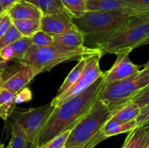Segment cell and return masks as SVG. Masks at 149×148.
<instances>
[{
    "label": "cell",
    "mask_w": 149,
    "mask_h": 148,
    "mask_svg": "<svg viewBox=\"0 0 149 148\" xmlns=\"http://www.w3.org/2000/svg\"><path fill=\"white\" fill-rule=\"evenodd\" d=\"M71 131H67L57 136L41 148H64L65 142Z\"/></svg>",
    "instance_id": "4316f807"
},
{
    "label": "cell",
    "mask_w": 149,
    "mask_h": 148,
    "mask_svg": "<svg viewBox=\"0 0 149 148\" xmlns=\"http://www.w3.org/2000/svg\"><path fill=\"white\" fill-rule=\"evenodd\" d=\"M135 120L137 127L149 125V105L140 109L139 113Z\"/></svg>",
    "instance_id": "f1b7e54d"
},
{
    "label": "cell",
    "mask_w": 149,
    "mask_h": 148,
    "mask_svg": "<svg viewBox=\"0 0 149 148\" xmlns=\"http://www.w3.org/2000/svg\"><path fill=\"white\" fill-rule=\"evenodd\" d=\"M103 85V75L81 94L55 107L39 133L38 146L42 147L61 133L71 131L97 100Z\"/></svg>",
    "instance_id": "6da1fadb"
},
{
    "label": "cell",
    "mask_w": 149,
    "mask_h": 148,
    "mask_svg": "<svg viewBox=\"0 0 149 148\" xmlns=\"http://www.w3.org/2000/svg\"><path fill=\"white\" fill-rule=\"evenodd\" d=\"M61 1L71 18L81 17L87 12L85 0H61Z\"/></svg>",
    "instance_id": "7402d4cb"
},
{
    "label": "cell",
    "mask_w": 149,
    "mask_h": 148,
    "mask_svg": "<svg viewBox=\"0 0 149 148\" xmlns=\"http://www.w3.org/2000/svg\"><path fill=\"white\" fill-rule=\"evenodd\" d=\"M32 44L31 37L23 36L9 46L0 50V57L8 62L10 60L19 62L21 60Z\"/></svg>",
    "instance_id": "5bb4252c"
},
{
    "label": "cell",
    "mask_w": 149,
    "mask_h": 148,
    "mask_svg": "<svg viewBox=\"0 0 149 148\" xmlns=\"http://www.w3.org/2000/svg\"><path fill=\"white\" fill-rule=\"evenodd\" d=\"M122 148H149V125L130 131Z\"/></svg>",
    "instance_id": "2e32d148"
},
{
    "label": "cell",
    "mask_w": 149,
    "mask_h": 148,
    "mask_svg": "<svg viewBox=\"0 0 149 148\" xmlns=\"http://www.w3.org/2000/svg\"><path fill=\"white\" fill-rule=\"evenodd\" d=\"M26 136L24 131L15 121L12 127V136L10 142V148H25Z\"/></svg>",
    "instance_id": "603a6c76"
},
{
    "label": "cell",
    "mask_w": 149,
    "mask_h": 148,
    "mask_svg": "<svg viewBox=\"0 0 149 148\" xmlns=\"http://www.w3.org/2000/svg\"><path fill=\"white\" fill-rule=\"evenodd\" d=\"M52 46L63 51H80L84 49V36L78 29L52 36Z\"/></svg>",
    "instance_id": "7c38bea8"
},
{
    "label": "cell",
    "mask_w": 149,
    "mask_h": 148,
    "mask_svg": "<svg viewBox=\"0 0 149 148\" xmlns=\"http://www.w3.org/2000/svg\"><path fill=\"white\" fill-rule=\"evenodd\" d=\"M4 12H2V13H1V14H0V20H1V17H2V16L4 15Z\"/></svg>",
    "instance_id": "ab89813d"
},
{
    "label": "cell",
    "mask_w": 149,
    "mask_h": 148,
    "mask_svg": "<svg viewBox=\"0 0 149 148\" xmlns=\"http://www.w3.org/2000/svg\"><path fill=\"white\" fill-rule=\"evenodd\" d=\"M2 12H4L2 10V7H1V0H0V14H1Z\"/></svg>",
    "instance_id": "f35d334b"
},
{
    "label": "cell",
    "mask_w": 149,
    "mask_h": 148,
    "mask_svg": "<svg viewBox=\"0 0 149 148\" xmlns=\"http://www.w3.org/2000/svg\"><path fill=\"white\" fill-rule=\"evenodd\" d=\"M55 107L51 103L20 113L15 121L23 129L28 142L37 144L38 137Z\"/></svg>",
    "instance_id": "ba28073f"
},
{
    "label": "cell",
    "mask_w": 149,
    "mask_h": 148,
    "mask_svg": "<svg viewBox=\"0 0 149 148\" xmlns=\"http://www.w3.org/2000/svg\"><path fill=\"white\" fill-rule=\"evenodd\" d=\"M135 127H136V122L134 119V120L116 125V126L113 127L112 129H109V130L103 132V135L107 139V138L111 137V136H116V135L120 134V133L130 132V131L133 130Z\"/></svg>",
    "instance_id": "cb8c5ba5"
},
{
    "label": "cell",
    "mask_w": 149,
    "mask_h": 148,
    "mask_svg": "<svg viewBox=\"0 0 149 148\" xmlns=\"http://www.w3.org/2000/svg\"><path fill=\"white\" fill-rule=\"evenodd\" d=\"M130 52H122L117 54L116 61L111 68L103 73L104 84L120 81L133 75L140 71L139 66L135 65L129 57Z\"/></svg>",
    "instance_id": "30bf717a"
},
{
    "label": "cell",
    "mask_w": 149,
    "mask_h": 148,
    "mask_svg": "<svg viewBox=\"0 0 149 148\" xmlns=\"http://www.w3.org/2000/svg\"><path fill=\"white\" fill-rule=\"evenodd\" d=\"M77 29L71 17L64 15H43L40 19V30L51 36Z\"/></svg>",
    "instance_id": "8fae6325"
},
{
    "label": "cell",
    "mask_w": 149,
    "mask_h": 148,
    "mask_svg": "<svg viewBox=\"0 0 149 148\" xmlns=\"http://www.w3.org/2000/svg\"><path fill=\"white\" fill-rule=\"evenodd\" d=\"M149 12L131 17L118 27L97 35L84 36V46L97 49L102 55L131 52L132 49L148 44Z\"/></svg>",
    "instance_id": "7a4b0ae2"
},
{
    "label": "cell",
    "mask_w": 149,
    "mask_h": 148,
    "mask_svg": "<svg viewBox=\"0 0 149 148\" xmlns=\"http://www.w3.org/2000/svg\"><path fill=\"white\" fill-rule=\"evenodd\" d=\"M102 56V54L100 51H98L87 57V65L79 78L68 91L61 94L60 97L54 98L50 102L51 104L53 107H56L64 102L81 94L91 86L96 80L101 77L103 75V72L100 70L99 62Z\"/></svg>",
    "instance_id": "52a82bcc"
},
{
    "label": "cell",
    "mask_w": 149,
    "mask_h": 148,
    "mask_svg": "<svg viewBox=\"0 0 149 148\" xmlns=\"http://www.w3.org/2000/svg\"><path fill=\"white\" fill-rule=\"evenodd\" d=\"M36 6L43 15H68L61 0H25ZM70 17V16H69Z\"/></svg>",
    "instance_id": "e0dca14e"
},
{
    "label": "cell",
    "mask_w": 149,
    "mask_h": 148,
    "mask_svg": "<svg viewBox=\"0 0 149 148\" xmlns=\"http://www.w3.org/2000/svg\"><path fill=\"white\" fill-rule=\"evenodd\" d=\"M149 86V64L130 77L104 84L97 96L113 115L118 110L130 103L135 96Z\"/></svg>",
    "instance_id": "3957f363"
},
{
    "label": "cell",
    "mask_w": 149,
    "mask_h": 148,
    "mask_svg": "<svg viewBox=\"0 0 149 148\" xmlns=\"http://www.w3.org/2000/svg\"><path fill=\"white\" fill-rule=\"evenodd\" d=\"M87 11H111L119 10H149L118 0H85Z\"/></svg>",
    "instance_id": "9a60e30c"
},
{
    "label": "cell",
    "mask_w": 149,
    "mask_h": 148,
    "mask_svg": "<svg viewBox=\"0 0 149 148\" xmlns=\"http://www.w3.org/2000/svg\"><path fill=\"white\" fill-rule=\"evenodd\" d=\"M97 49L86 47L80 51H63L53 46H37L31 45L20 62L35 70L37 74L50 71L56 65L69 61L79 60L98 52Z\"/></svg>",
    "instance_id": "277c9868"
},
{
    "label": "cell",
    "mask_w": 149,
    "mask_h": 148,
    "mask_svg": "<svg viewBox=\"0 0 149 148\" xmlns=\"http://www.w3.org/2000/svg\"><path fill=\"white\" fill-rule=\"evenodd\" d=\"M22 37H23L22 35L19 33L16 28L12 24V26L8 28V30L5 32V33L0 38V50H1L4 47L9 46Z\"/></svg>",
    "instance_id": "d4e9b609"
},
{
    "label": "cell",
    "mask_w": 149,
    "mask_h": 148,
    "mask_svg": "<svg viewBox=\"0 0 149 148\" xmlns=\"http://www.w3.org/2000/svg\"><path fill=\"white\" fill-rule=\"evenodd\" d=\"M112 115L107 106L97 99L85 115L70 131L64 147L83 146L100 133Z\"/></svg>",
    "instance_id": "8992f818"
},
{
    "label": "cell",
    "mask_w": 149,
    "mask_h": 148,
    "mask_svg": "<svg viewBox=\"0 0 149 148\" xmlns=\"http://www.w3.org/2000/svg\"><path fill=\"white\" fill-rule=\"evenodd\" d=\"M31 39L33 45L37 46H52V43H53L52 36L45 33L41 30H38L36 33H33L31 36Z\"/></svg>",
    "instance_id": "484cf974"
},
{
    "label": "cell",
    "mask_w": 149,
    "mask_h": 148,
    "mask_svg": "<svg viewBox=\"0 0 149 148\" xmlns=\"http://www.w3.org/2000/svg\"><path fill=\"white\" fill-rule=\"evenodd\" d=\"M83 146H73L69 147H64V148H82Z\"/></svg>",
    "instance_id": "74e56055"
},
{
    "label": "cell",
    "mask_w": 149,
    "mask_h": 148,
    "mask_svg": "<svg viewBox=\"0 0 149 148\" xmlns=\"http://www.w3.org/2000/svg\"><path fill=\"white\" fill-rule=\"evenodd\" d=\"M87 57H81V59H79V62H77V65L74 66L72 71L69 73V74L67 75L65 79L64 80L63 83L62 85L61 86V87L58 89V93H57L55 98L60 97L61 94H63L64 92L68 91L77 82V80L79 78L80 75H81L84 68H85L86 65H87Z\"/></svg>",
    "instance_id": "ac0fdd59"
},
{
    "label": "cell",
    "mask_w": 149,
    "mask_h": 148,
    "mask_svg": "<svg viewBox=\"0 0 149 148\" xmlns=\"http://www.w3.org/2000/svg\"><path fill=\"white\" fill-rule=\"evenodd\" d=\"M25 148H41L38 146L37 144L33 143V142H26V146H25Z\"/></svg>",
    "instance_id": "836d02e7"
},
{
    "label": "cell",
    "mask_w": 149,
    "mask_h": 148,
    "mask_svg": "<svg viewBox=\"0 0 149 148\" xmlns=\"http://www.w3.org/2000/svg\"><path fill=\"white\" fill-rule=\"evenodd\" d=\"M131 102L136 104L140 109L149 105V86L138 93Z\"/></svg>",
    "instance_id": "83f0119b"
},
{
    "label": "cell",
    "mask_w": 149,
    "mask_h": 148,
    "mask_svg": "<svg viewBox=\"0 0 149 148\" xmlns=\"http://www.w3.org/2000/svg\"><path fill=\"white\" fill-rule=\"evenodd\" d=\"M2 89V78H1V71H0V90Z\"/></svg>",
    "instance_id": "d590c367"
},
{
    "label": "cell",
    "mask_w": 149,
    "mask_h": 148,
    "mask_svg": "<svg viewBox=\"0 0 149 148\" xmlns=\"http://www.w3.org/2000/svg\"><path fill=\"white\" fill-rule=\"evenodd\" d=\"M34 69L23 62H16L14 65L6 66L1 71L2 89L17 94L37 75Z\"/></svg>",
    "instance_id": "9c48e42d"
},
{
    "label": "cell",
    "mask_w": 149,
    "mask_h": 148,
    "mask_svg": "<svg viewBox=\"0 0 149 148\" xmlns=\"http://www.w3.org/2000/svg\"><path fill=\"white\" fill-rule=\"evenodd\" d=\"M7 62H6L5 60H4V59L0 57V71H1L5 68L6 65H7Z\"/></svg>",
    "instance_id": "e575fe53"
},
{
    "label": "cell",
    "mask_w": 149,
    "mask_h": 148,
    "mask_svg": "<svg viewBox=\"0 0 149 148\" xmlns=\"http://www.w3.org/2000/svg\"><path fill=\"white\" fill-rule=\"evenodd\" d=\"M0 148H10V145L9 144L7 146H5L4 144H0Z\"/></svg>",
    "instance_id": "8d00e7d4"
},
{
    "label": "cell",
    "mask_w": 149,
    "mask_h": 148,
    "mask_svg": "<svg viewBox=\"0 0 149 148\" xmlns=\"http://www.w3.org/2000/svg\"><path fill=\"white\" fill-rule=\"evenodd\" d=\"M13 25L24 37H31L33 33L40 30V20L37 19L14 20Z\"/></svg>",
    "instance_id": "ffe728a7"
},
{
    "label": "cell",
    "mask_w": 149,
    "mask_h": 148,
    "mask_svg": "<svg viewBox=\"0 0 149 148\" xmlns=\"http://www.w3.org/2000/svg\"><path fill=\"white\" fill-rule=\"evenodd\" d=\"M149 10H119L111 11H87L81 17L71 18L73 23L84 36L106 33L138 15Z\"/></svg>",
    "instance_id": "5b68a950"
},
{
    "label": "cell",
    "mask_w": 149,
    "mask_h": 148,
    "mask_svg": "<svg viewBox=\"0 0 149 148\" xmlns=\"http://www.w3.org/2000/svg\"><path fill=\"white\" fill-rule=\"evenodd\" d=\"M118 1L138 6V7L149 9V0H118Z\"/></svg>",
    "instance_id": "1f68e13d"
},
{
    "label": "cell",
    "mask_w": 149,
    "mask_h": 148,
    "mask_svg": "<svg viewBox=\"0 0 149 148\" xmlns=\"http://www.w3.org/2000/svg\"><path fill=\"white\" fill-rule=\"evenodd\" d=\"M12 24H13V20L10 18L7 12H5L0 20V38L5 33L9 28L12 26Z\"/></svg>",
    "instance_id": "4dcf8cb0"
},
{
    "label": "cell",
    "mask_w": 149,
    "mask_h": 148,
    "mask_svg": "<svg viewBox=\"0 0 149 148\" xmlns=\"http://www.w3.org/2000/svg\"><path fill=\"white\" fill-rule=\"evenodd\" d=\"M7 12L12 20L24 19L40 20L43 16L42 12L36 6L25 0H17Z\"/></svg>",
    "instance_id": "4fadbf2b"
},
{
    "label": "cell",
    "mask_w": 149,
    "mask_h": 148,
    "mask_svg": "<svg viewBox=\"0 0 149 148\" xmlns=\"http://www.w3.org/2000/svg\"><path fill=\"white\" fill-rule=\"evenodd\" d=\"M32 99V92L29 88L27 86L23 88L20 91L15 94V104H20V103L26 102L31 100Z\"/></svg>",
    "instance_id": "f546056e"
},
{
    "label": "cell",
    "mask_w": 149,
    "mask_h": 148,
    "mask_svg": "<svg viewBox=\"0 0 149 148\" xmlns=\"http://www.w3.org/2000/svg\"><path fill=\"white\" fill-rule=\"evenodd\" d=\"M140 108L134 103L130 102L127 104L123 107L118 110L115 114H113L110 120L116 122L117 123H125L134 120L138 116L139 113Z\"/></svg>",
    "instance_id": "44dd1931"
},
{
    "label": "cell",
    "mask_w": 149,
    "mask_h": 148,
    "mask_svg": "<svg viewBox=\"0 0 149 148\" xmlns=\"http://www.w3.org/2000/svg\"><path fill=\"white\" fill-rule=\"evenodd\" d=\"M15 93L1 89L0 90V118L7 120L14 110L15 107Z\"/></svg>",
    "instance_id": "d6986e66"
},
{
    "label": "cell",
    "mask_w": 149,
    "mask_h": 148,
    "mask_svg": "<svg viewBox=\"0 0 149 148\" xmlns=\"http://www.w3.org/2000/svg\"><path fill=\"white\" fill-rule=\"evenodd\" d=\"M17 0H1V7H2V10L4 12H7L9 9L13 5L15 1Z\"/></svg>",
    "instance_id": "d6a6232c"
}]
</instances>
